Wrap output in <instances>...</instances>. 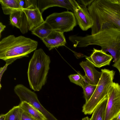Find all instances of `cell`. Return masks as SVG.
<instances>
[{
    "label": "cell",
    "mask_w": 120,
    "mask_h": 120,
    "mask_svg": "<svg viewBox=\"0 0 120 120\" xmlns=\"http://www.w3.org/2000/svg\"><path fill=\"white\" fill-rule=\"evenodd\" d=\"M88 9L93 22L91 35L106 28L120 29V0H94Z\"/></svg>",
    "instance_id": "1"
},
{
    "label": "cell",
    "mask_w": 120,
    "mask_h": 120,
    "mask_svg": "<svg viewBox=\"0 0 120 120\" xmlns=\"http://www.w3.org/2000/svg\"><path fill=\"white\" fill-rule=\"evenodd\" d=\"M69 40L73 43L74 47H85L90 45L100 46L101 49L109 52L113 59L114 62L120 57V29L106 28L94 35L82 37L71 36Z\"/></svg>",
    "instance_id": "2"
},
{
    "label": "cell",
    "mask_w": 120,
    "mask_h": 120,
    "mask_svg": "<svg viewBox=\"0 0 120 120\" xmlns=\"http://www.w3.org/2000/svg\"><path fill=\"white\" fill-rule=\"evenodd\" d=\"M38 45L37 41L22 35H9L0 41V59L8 65L18 59L28 57Z\"/></svg>",
    "instance_id": "3"
},
{
    "label": "cell",
    "mask_w": 120,
    "mask_h": 120,
    "mask_svg": "<svg viewBox=\"0 0 120 120\" xmlns=\"http://www.w3.org/2000/svg\"><path fill=\"white\" fill-rule=\"evenodd\" d=\"M51 61L49 57L41 48L35 50L29 64L27 72L30 87L40 91L47 82Z\"/></svg>",
    "instance_id": "4"
},
{
    "label": "cell",
    "mask_w": 120,
    "mask_h": 120,
    "mask_svg": "<svg viewBox=\"0 0 120 120\" xmlns=\"http://www.w3.org/2000/svg\"><path fill=\"white\" fill-rule=\"evenodd\" d=\"M101 75L92 95L82 107V112L85 115L92 114L100 103L107 96L113 82L115 71L104 69L101 70Z\"/></svg>",
    "instance_id": "5"
},
{
    "label": "cell",
    "mask_w": 120,
    "mask_h": 120,
    "mask_svg": "<svg viewBox=\"0 0 120 120\" xmlns=\"http://www.w3.org/2000/svg\"><path fill=\"white\" fill-rule=\"evenodd\" d=\"M45 21L53 30L63 33L72 30L77 22L73 13L68 11L54 13L47 17Z\"/></svg>",
    "instance_id": "6"
},
{
    "label": "cell",
    "mask_w": 120,
    "mask_h": 120,
    "mask_svg": "<svg viewBox=\"0 0 120 120\" xmlns=\"http://www.w3.org/2000/svg\"><path fill=\"white\" fill-rule=\"evenodd\" d=\"M14 90L21 102L26 101L32 105L42 113L47 120H58L42 105L34 92L20 84L16 85Z\"/></svg>",
    "instance_id": "7"
},
{
    "label": "cell",
    "mask_w": 120,
    "mask_h": 120,
    "mask_svg": "<svg viewBox=\"0 0 120 120\" xmlns=\"http://www.w3.org/2000/svg\"><path fill=\"white\" fill-rule=\"evenodd\" d=\"M105 120H113L120 113V85L113 82L108 91Z\"/></svg>",
    "instance_id": "8"
},
{
    "label": "cell",
    "mask_w": 120,
    "mask_h": 120,
    "mask_svg": "<svg viewBox=\"0 0 120 120\" xmlns=\"http://www.w3.org/2000/svg\"><path fill=\"white\" fill-rule=\"evenodd\" d=\"M70 0L73 7V13L80 28L83 31H86L91 28L93 22L88 8L79 3L75 0Z\"/></svg>",
    "instance_id": "9"
},
{
    "label": "cell",
    "mask_w": 120,
    "mask_h": 120,
    "mask_svg": "<svg viewBox=\"0 0 120 120\" xmlns=\"http://www.w3.org/2000/svg\"><path fill=\"white\" fill-rule=\"evenodd\" d=\"M22 11L26 16L29 31H31L44 21L42 14L38 7V3L23 9Z\"/></svg>",
    "instance_id": "10"
},
{
    "label": "cell",
    "mask_w": 120,
    "mask_h": 120,
    "mask_svg": "<svg viewBox=\"0 0 120 120\" xmlns=\"http://www.w3.org/2000/svg\"><path fill=\"white\" fill-rule=\"evenodd\" d=\"M85 58L94 67L98 68L109 65L113 59L111 55L107 54L101 49L98 50L94 48L90 56Z\"/></svg>",
    "instance_id": "11"
},
{
    "label": "cell",
    "mask_w": 120,
    "mask_h": 120,
    "mask_svg": "<svg viewBox=\"0 0 120 120\" xmlns=\"http://www.w3.org/2000/svg\"><path fill=\"white\" fill-rule=\"evenodd\" d=\"M80 65L84 70L86 79L90 84L97 85L101 77L102 72L96 70L94 66L88 60L82 61Z\"/></svg>",
    "instance_id": "12"
},
{
    "label": "cell",
    "mask_w": 120,
    "mask_h": 120,
    "mask_svg": "<svg viewBox=\"0 0 120 120\" xmlns=\"http://www.w3.org/2000/svg\"><path fill=\"white\" fill-rule=\"evenodd\" d=\"M41 40L49 50L65 46L66 43L64 33L53 30L47 38Z\"/></svg>",
    "instance_id": "13"
},
{
    "label": "cell",
    "mask_w": 120,
    "mask_h": 120,
    "mask_svg": "<svg viewBox=\"0 0 120 120\" xmlns=\"http://www.w3.org/2000/svg\"><path fill=\"white\" fill-rule=\"evenodd\" d=\"M10 24L19 29L21 33L24 34L28 30V22L26 15L22 11L14 12L10 15Z\"/></svg>",
    "instance_id": "14"
},
{
    "label": "cell",
    "mask_w": 120,
    "mask_h": 120,
    "mask_svg": "<svg viewBox=\"0 0 120 120\" xmlns=\"http://www.w3.org/2000/svg\"><path fill=\"white\" fill-rule=\"evenodd\" d=\"M37 3L38 7L42 14L47 9L55 6L65 8L73 12L70 0H38Z\"/></svg>",
    "instance_id": "15"
},
{
    "label": "cell",
    "mask_w": 120,
    "mask_h": 120,
    "mask_svg": "<svg viewBox=\"0 0 120 120\" xmlns=\"http://www.w3.org/2000/svg\"><path fill=\"white\" fill-rule=\"evenodd\" d=\"M0 3L5 15H10L23 9L19 4V0H0Z\"/></svg>",
    "instance_id": "16"
},
{
    "label": "cell",
    "mask_w": 120,
    "mask_h": 120,
    "mask_svg": "<svg viewBox=\"0 0 120 120\" xmlns=\"http://www.w3.org/2000/svg\"><path fill=\"white\" fill-rule=\"evenodd\" d=\"M19 106L24 111L38 120H47L45 116L32 105L25 101L21 102Z\"/></svg>",
    "instance_id": "17"
},
{
    "label": "cell",
    "mask_w": 120,
    "mask_h": 120,
    "mask_svg": "<svg viewBox=\"0 0 120 120\" xmlns=\"http://www.w3.org/2000/svg\"><path fill=\"white\" fill-rule=\"evenodd\" d=\"M108 99L107 95L95 108L90 120H105Z\"/></svg>",
    "instance_id": "18"
},
{
    "label": "cell",
    "mask_w": 120,
    "mask_h": 120,
    "mask_svg": "<svg viewBox=\"0 0 120 120\" xmlns=\"http://www.w3.org/2000/svg\"><path fill=\"white\" fill-rule=\"evenodd\" d=\"M53 30L51 26L45 20L31 31L32 34L37 36L41 40L47 38Z\"/></svg>",
    "instance_id": "19"
},
{
    "label": "cell",
    "mask_w": 120,
    "mask_h": 120,
    "mask_svg": "<svg viewBox=\"0 0 120 120\" xmlns=\"http://www.w3.org/2000/svg\"><path fill=\"white\" fill-rule=\"evenodd\" d=\"M23 111L19 105L14 106L5 114V120H21Z\"/></svg>",
    "instance_id": "20"
},
{
    "label": "cell",
    "mask_w": 120,
    "mask_h": 120,
    "mask_svg": "<svg viewBox=\"0 0 120 120\" xmlns=\"http://www.w3.org/2000/svg\"><path fill=\"white\" fill-rule=\"evenodd\" d=\"M68 77L71 82L80 86L82 88L85 85L89 84L84 76L82 75L79 72H78L76 74L71 75Z\"/></svg>",
    "instance_id": "21"
},
{
    "label": "cell",
    "mask_w": 120,
    "mask_h": 120,
    "mask_svg": "<svg viewBox=\"0 0 120 120\" xmlns=\"http://www.w3.org/2000/svg\"><path fill=\"white\" fill-rule=\"evenodd\" d=\"M97 86L88 84L83 88L85 102H87L90 99L96 89Z\"/></svg>",
    "instance_id": "22"
},
{
    "label": "cell",
    "mask_w": 120,
    "mask_h": 120,
    "mask_svg": "<svg viewBox=\"0 0 120 120\" xmlns=\"http://www.w3.org/2000/svg\"><path fill=\"white\" fill-rule=\"evenodd\" d=\"M21 120H38L27 113L23 111Z\"/></svg>",
    "instance_id": "23"
},
{
    "label": "cell",
    "mask_w": 120,
    "mask_h": 120,
    "mask_svg": "<svg viewBox=\"0 0 120 120\" xmlns=\"http://www.w3.org/2000/svg\"><path fill=\"white\" fill-rule=\"evenodd\" d=\"M94 0H79L77 1L79 3L84 6L86 7L88 5L89 6Z\"/></svg>",
    "instance_id": "24"
},
{
    "label": "cell",
    "mask_w": 120,
    "mask_h": 120,
    "mask_svg": "<svg viewBox=\"0 0 120 120\" xmlns=\"http://www.w3.org/2000/svg\"><path fill=\"white\" fill-rule=\"evenodd\" d=\"M8 65L7 64H5L3 67H1L0 68V89L1 87V80L2 75L5 72L7 69Z\"/></svg>",
    "instance_id": "25"
},
{
    "label": "cell",
    "mask_w": 120,
    "mask_h": 120,
    "mask_svg": "<svg viewBox=\"0 0 120 120\" xmlns=\"http://www.w3.org/2000/svg\"><path fill=\"white\" fill-rule=\"evenodd\" d=\"M112 66L118 70L120 74V57L117 61L114 62Z\"/></svg>",
    "instance_id": "26"
},
{
    "label": "cell",
    "mask_w": 120,
    "mask_h": 120,
    "mask_svg": "<svg viewBox=\"0 0 120 120\" xmlns=\"http://www.w3.org/2000/svg\"><path fill=\"white\" fill-rule=\"evenodd\" d=\"M6 26L4 25L1 22H0V38H1V33L4 30Z\"/></svg>",
    "instance_id": "27"
},
{
    "label": "cell",
    "mask_w": 120,
    "mask_h": 120,
    "mask_svg": "<svg viewBox=\"0 0 120 120\" xmlns=\"http://www.w3.org/2000/svg\"><path fill=\"white\" fill-rule=\"evenodd\" d=\"M19 4L20 6L23 9L25 8V0H19Z\"/></svg>",
    "instance_id": "28"
},
{
    "label": "cell",
    "mask_w": 120,
    "mask_h": 120,
    "mask_svg": "<svg viewBox=\"0 0 120 120\" xmlns=\"http://www.w3.org/2000/svg\"><path fill=\"white\" fill-rule=\"evenodd\" d=\"M5 114H1L0 116V120H5Z\"/></svg>",
    "instance_id": "29"
},
{
    "label": "cell",
    "mask_w": 120,
    "mask_h": 120,
    "mask_svg": "<svg viewBox=\"0 0 120 120\" xmlns=\"http://www.w3.org/2000/svg\"><path fill=\"white\" fill-rule=\"evenodd\" d=\"M113 120H120V113Z\"/></svg>",
    "instance_id": "30"
},
{
    "label": "cell",
    "mask_w": 120,
    "mask_h": 120,
    "mask_svg": "<svg viewBox=\"0 0 120 120\" xmlns=\"http://www.w3.org/2000/svg\"><path fill=\"white\" fill-rule=\"evenodd\" d=\"M82 120H90V118L88 116H87L82 118Z\"/></svg>",
    "instance_id": "31"
},
{
    "label": "cell",
    "mask_w": 120,
    "mask_h": 120,
    "mask_svg": "<svg viewBox=\"0 0 120 120\" xmlns=\"http://www.w3.org/2000/svg\"></svg>",
    "instance_id": "32"
}]
</instances>
